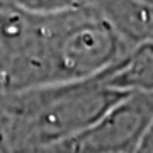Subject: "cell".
Instances as JSON below:
<instances>
[{
	"mask_svg": "<svg viewBox=\"0 0 153 153\" xmlns=\"http://www.w3.org/2000/svg\"><path fill=\"white\" fill-rule=\"evenodd\" d=\"M124 97L100 75L12 92L4 107V136L14 153H46L88 129Z\"/></svg>",
	"mask_w": 153,
	"mask_h": 153,
	"instance_id": "6da1fadb",
	"label": "cell"
},
{
	"mask_svg": "<svg viewBox=\"0 0 153 153\" xmlns=\"http://www.w3.org/2000/svg\"><path fill=\"white\" fill-rule=\"evenodd\" d=\"M153 121V94L128 95L97 123L46 153H136Z\"/></svg>",
	"mask_w": 153,
	"mask_h": 153,
	"instance_id": "7a4b0ae2",
	"label": "cell"
},
{
	"mask_svg": "<svg viewBox=\"0 0 153 153\" xmlns=\"http://www.w3.org/2000/svg\"><path fill=\"white\" fill-rule=\"evenodd\" d=\"M100 78L124 95L153 94V43L129 48Z\"/></svg>",
	"mask_w": 153,
	"mask_h": 153,
	"instance_id": "3957f363",
	"label": "cell"
},
{
	"mask_svg": "<svg viewBox=\"0 0 153 153\" xmlns=\"http://www.w3.org/2000/svg\"><path fill=\"white\" fill-rule=\"evenodd\" d=\"M97 5L128 48L153 43V2H100Z\"/></svg>",
	"mask_w": 153,
	"mask_h": 153,
	"instance_id": "277c9868",
	"label": "cell"
},
{
	"mask_svg": "<svg viewBox=\"0 0 153 153\" xmlns=\"http://www.w3.org/2000/svg\"><path fill=\"white\" fill-rule=\"evenodd\" d=\"M136 153H153V121L150 124V128H148L145 138H143V141L140 143Z\"/></svg>",
	"mask_w": 153,
	"mask_h": 153,
	"instance_id": "5b68a950",
	"label": "cell"
}]
</instances>
